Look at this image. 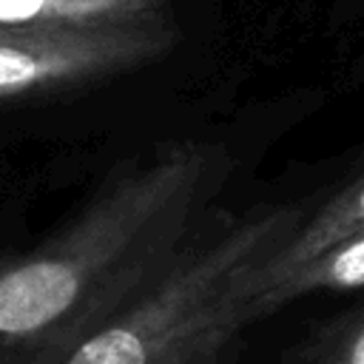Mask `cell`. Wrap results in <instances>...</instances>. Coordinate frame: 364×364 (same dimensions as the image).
<instances>
[{
    "mask_svg": "<svg viewBox=\"0 0 364 364\" xmlns=\"http://www.w3.org/2000/svg\"><path fill=\"white\" fill-rule=\"evenodd\" d=\"M318 364H364V310L336 336Z\"/></svg>",
    "mask_w": 364,
    "mask_h": 364,
    "instance_id": "cell-7",
    "label": "cell"
},
{
    "mask_svg": "<svg viewBox=\"0 0 364 364\" xmlns=\"http://www.w3.org/2000/svg\"><path fill=\"white\" fill-rule=\"evenodd\" d=\"M361 228H364V176L347 185L344 191H338L324 208H318L310 219H304L296 228V233L273 253V259L259 267L250 296L284 279L287 273L299 270L301 264L324 253L330 245L353 236Z\"/></svg>",
    "mask_w": 364,
    "mask_h": 364,
    "instance_id": "cell-4",
    "label": "cell"
},
{
    "mask_svg": "<svg viewBox=\"0 0 364 364\" xmlns=\"http://www.w3.org/2000/svg\"><path fill=\"white\" fill-rule=\"evenodd\" d=\"M301 222L299 208L208 213L179 256L60 364H216L250 324L259 267Z\"/></svg>",
    "mask_w": 364,
    "mask_h": 364,
    "instance_id": "cell-2",
    "label": "cell"
},
{
    "mask_svg": "<svg viewBox=\"0 0 364 364\" xmlns=\"http://www.w3.org/2000/svg\"><path fill=\"white\" fill-rule=\"evenodd\" d=\"M364 287V228L353 236L330 245L324 253L301 264L299 270L287 273L284 279L273 282L270 287L250 296L247 316L250 324L279 307H284L293 299H301L307 293L318 290H355Z\"/></svg>",
    "mask_w": 364,
    "mask_h": 364,
    "instance_id": "cell-6",
    "label": "cell"
},
{
    "mask_svg": "<svg viewBox=\"0 0 364 364\" xmlns=\"http://www.w3.org/2000/svg\"><path fill=\"white\" fill-rule=\"evenodd\" d=\"M233 159L216 142H171L117 171L34 250L0 262V364H60L131 304L208 219Z\"/></svg>",
    "mask_w": 364,
    "mask_h": 364,
    "instance_id": "cell-1",
    "label": "cell"
},
{
    "mask_svg": "<svg viewBox=\"0 0 364 364\" xmlns=\"http://www.w3.org/2000/svg\"><path fill=\"white\" fill-rule=\"evenodd\" d=\"M173 0H0V28L122 26L171 14Z\"/></svg>",
    "mask_w": 364,
    "mask_h": 364,
    "instance_id": "cell-5",
    "label": "cell"
},
{
    "mask_svg": "<svg viewBox=\"0 0 364 364\" xmlns=\"http://www.w3.org/2000/svg\"><path fill=\"white\" fill-rule=\"evenodd\" d=\"M182 40L168 17L122 26L0 28V102L74 91L165 60Z\"/></svg>",
    "mask_w": 364,
    "mask_h": 364,
    "instance_id": "cell-3",
    "label": "cell"
}]
</instances>
